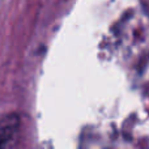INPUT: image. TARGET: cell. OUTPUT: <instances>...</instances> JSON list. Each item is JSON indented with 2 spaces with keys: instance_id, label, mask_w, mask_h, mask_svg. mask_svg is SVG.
Here are the masks:
<instances>
[{
  "instance_id": "6da1fadb",
  "label": "cell",
  "mask_w": 149,
  "mask_h": 149,
  "mask_svg": "<svg viewBox=\"0 0 149 149\" xmlns=\"http://www.w3.org/2000/svg\"><path fill=\"white\" fill-rule=\"evenodd\" d=\"M20 127V116L17 114H9L0 119V148L8 145L13 140Z\"/></svg>"
}]
</instances>
